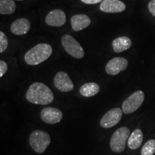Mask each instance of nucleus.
<instances>
[{"instance_id":"21","label":"nucleus","mask_w":155,"mask_h":155,"mask_svg":"<svg viewBox=\"0 0 155 155\" xmlns=\"http://www.w3.org/2000/svg\"><path fill=\"white\" fill-rule=\"evenodd\" d=\"M7 69H8L7 64L3 61H0V77H3V75L7 71Z\"/></svg>"},{"instance_id":"3","label":"nucleus","mask_w":155,"mask_h":155,"mask_svg":"<svg viewBox=\"0 0 155 155\" xmlns=\"http://www.w3.org/2000/svg\"><path fill=\"white\" fill-rule=\"evenodd\" d=\"M29 141L32 150L38 154H42L50 144V137L45 131L35 130L31 133Z\"/></svg>"},{"instance_id":"5","label":"nucleus","mask_w":155,"mask_h":155,"mask_svg":"<svg viewBox=\"0 0 155 155\" xmlns=\"http://www.w3.org/2000/svg\"><path fill=\"white\" fill-rule=\"evenodd\" d=\"M61 42L64 49L72 57L81 59L84 56V51L81 45L75 38L69 35H64L62 37Z\"/></svg>"},{"instance_id":"24","label":"nucleus","mask_w":155,"mask_h":155,"mask_svg":"<svg viewBox=\"0 0 155 155\" xmlns=\"http://www.w3.org/2000/svg\"><path fill=\"white\" fill-rule=\"evenodd\" d=\"M17 1H22V0H17Z\"/></svg>"},{"instance_id":"14","label":"nucleus","mask_w":155,"mask_h":155,"mask_svg":"<svg viewBox=\"0 0 155 155\" xmlns=\"http://www.w3.org/2000/svg\"><path fill=\"white\" fill-rule=\"evenodd\" d=\"M71 26L73 30L78 32L86 28L91 24V19L86 15H75L71 17Z\"/></svg>"},{"instance_id":"12","label":"nucleus","mask_w":155,"mask_h":155,"mask_svg":"<svg viewBox=\"0 0 155 155\" xmlns=\"http://www.w3.org/2000/svg\"><path fill=\"white\" fill-rule=\"evenodd\" d=\"M45 22L49 26L61 27L66 22V16L61 9H54L46 16Z\"/></svg>"},{"instance_id":"18","label":"nucleus","mask_w":155,"mask_h":155,"mask_svg":"<svg viewBox=\"0 0 155 155\" xmlns=\"http://www.w3.org/2000/svg\"><path fill=\"white\" fill-rule=\"evenodd\" d=\"M16 9V4L13 0H0V14L12 15Z\"/></svg>"},{"instance_id":"13","label":"nucleus","mask_w":155,"mask_h":155,"mask_svg":"<svg viewBox=\"0 0 155 155\" xmlns=\"http://www.w3.org/2000/svg\"><path fill=\"white\" fill-rule=\"evenodd\" d=\"M31 24L28 19L19 18L14 21L10 26V30L13 34L17 35H25L30 30Z\"/></svg>"},{"instance_id":"10","label":"nucleus","mask_w":155,"mask_h":155,"mask_svg":"<svg viewBox=\"0 0 155 155\" xmlns=\"http://www.w3.org/2000/svg\"><path fill=\"white\" fill-rule=\"evenodd\" d=\"M54 86L63 92H69L73 89V83L66 73L58 72L54 78Z\"/></svg>"},{"instance_id":"11","label":"nucleus","mask_w":155,"mask_h":155,"mask_svg":"<svg viewBox=\"0 0 155 155\" xmlns=\"http://www.w3.org/2000/svg\"><path fill=\"white\" fill-rule=\"evenodd\" d=\"M100 9L106 13H119L126 9V5L120 0H103Z\"/></svg>"},{"instance_id":"20","label":"nucleus","mask_w":155,"mask_h":155,"mask_svg":"<svg viewBox=\"0 0 155 155\" xmlns=\"http://www.w3.org/2000/svg\"><path fill=\"white\" fill-rule=\"evenodd\" d=\"M8 46V40L3 32H0V53H2Z\"/></svg>"},{"instance_id":"17","label":"nucleus","mask_w":155,"mask_h":155,"mask_svg":"<svg viewBox=\"0 0 155 155\" xmlns=\"http://www.w3.org/2000/svg\"><path fill=\"white\" fill-rule=\"evenodd\" d=\"M100 87L96 83H87L81 86L80 94L84 97H92L99 92Z\"/></svg>"},{"instance_id":"19","label":"nucleus","mask_w":155,"mask_h":155,"mask_svg":"<svg viewBox=\"0 0 155 155\" xmlns=\"http://www.w3.org/2000/svg\"><path fill=\"white\" fill-rule=\"evenodd\" d=\"M155 154V140L150 139L143 146L141 149V155H154Z\"/></svg>"},{"instance_id":"23","label":"nucleus","mask_w":155,"mask_h":155,"mask_svg":"<svg viewBox=\"0 0 155 155\" xmlns=\"http://www.w3.org/2000/svg\"><path fill=\"white\" fill-rule=\"evenodd\" d=\"M81 2L86 5H96V4L102 2L103 0H81Z\"/></svg>"},{"instance_id":"22","label":"nucleus","mask_w":155,"mask_h":155,"mask_svg":"<svg viewBox=\"0 0 155 155\" xmlns=\"http://www.w3.org/2000/svg\"><path fill=\"white\" fill-rule=\"evenodd\" d=\"M148 8L151 14L155 17V0H151L148 5Z\"/></svg>"},{"instance_id":"15","label":"nucleus","mask_w":155,"mask_h":155,"mask_svg":"<svg viewBox=\"0 0 155 155\" xmlns=\"http://www.w3.org/2000/svg\"><path fill=\"white\" fill-rule=\"evenodd\" d=\"M131 46V40L127 37L123 36L116 38L112 42V47L114 52L119 53L129 49Z\"/></svg>"},{"instance_id":"8","label":"nucleus","mask_w":155,"mask_h":155,"mask_svg":"<svg viewBox=\"0 0 155 155\" xmlns=\"http://www.w3.org/2000/svg\"><path fill=\"white\" fill-rule=\"evenodd\" d=\"M129 63L124 58L116 57L108 62L106 65V71L108 75H116L121 71H125Z\"/></svg>"},{"instance_id":"4","label":"nucleus","mask_w":155,"mask_h":155,"mask_svg":"<svg viewBox=\"0 0 155 155\" xmlns=\"http://www.w3.org/2000/svg\"><path fill=\"white\" fill-rule=\"evenodd\" d=\"M130 130L129 128L123 127L119 128L112 135L110 141L111 150L116 153H121L125 150L126 144L129 138Z\"/></svg>"},{"instance_id":"6","label":"nucleus","mask_w":155,"mask_h":155,"mask_svg":"<svg viewBox=\"0 0 155 155\" xmlns=\"http://www.w3.org/2000/svg\"><path fill=\"white\" fill-rule=\"evenodd\" d=\"M144 100V94L141 91H136L128 97L122 104V111L125 114H129L137 111Z\"/></svg>"},{"instance_id":"9","label":"nucleus","mask_w":155,"mask_h":155,"mask_svg":"<svg viewBox=\"0 0 155 155\" xmlns=\"http://www.w3.org/2000/svg\"><path fill=\"white\" fill-rule=\"evenodd\" d=\"M40 117L45 123L49 124H55L59 123L63 119V113L58 108L47 107L42 110Z\"/></svg>"},{"instance_id":"1","label":"nucleus","mask_w":155,"mask_h":155,"mask_svg":"<svg viewBox=\"0 0 155 155\" xmlns=\"http://www.w3.org/2000/svg\"><path fill=\"white\" fill-rule=\"evenodd\" d=\"M29 102L38 105H47L53 101L54 95L52 91L42 83H34L26 93Z\"/></svg>"},{"instance_id":"2","label":"nucleus","mask_w":155,"mask_h":155,"mask_svg":"<svg viewBox=\"0 0 155 155\" xmlns=\"http://www.w3.org/2000/svg\"><path fill=\"white\" fill-rule=\"evenodd\" d=\"M53 53V48L49 44H38L25 55V61L30 65H38L50 58Z\"/></svg>"},{"instance_id":"16","label":"nucleus","mask_w":155,"mask_h":155,"mask_svg":"<svg viewBox=\"0 0 155 155\" xmlns=\"http://www.w3.org/2000/svg\"><path fill=\"white\" fill-rule=\"evenodd\" d=\"M143 133L140 129H135L131 134L130 137L128 139V147L131 150H137L140 147L143 141Z\"/></svg>"},{"instance_id":"7","label":"nucleus","mask_w":155,"mask_h":155,"mask_svg":"<svg viewBox=\"0 0 155 155\" xmlns=\"http://www.w3.org/2000/svg\"><path fill=\"white\" fill-rule=\"evenodd\" d=\"M122 110L119 108H114L104 114L101 119L100 125L103 128H111L118 124L122 117Z\"/></svg>"}]
</instances>
